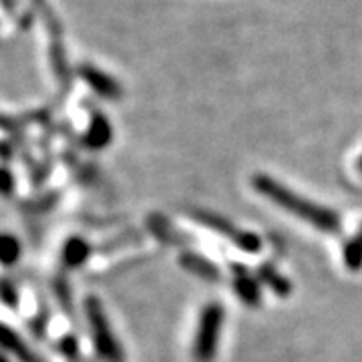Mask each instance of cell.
<instances>
[{
    "label": "cell",
    "instance_id": "1",
    "mask_svg": "<svg viewBox=\"0 0 362 362\" xmlns=\"http://www.w3.org/2000/svg\"><path fill=\"white\" fill-rule=\"evenodd\" d=\"M252 185L262 197H266L274 206L284 209L286 214L294 216L298 220L306 221L314 230L322 233L334 235L342 230V221L334 209L320 206L316 202H310L306 197H302L296 192H292L290 187H286L284 183L276 181L272 175L266 173H256L252 177Z\"/></svg>",
    "mask_w": 362,
    "mask_h": 362
},
{
    "label": "cell",
    "instance_id": "2",
    "mask_svg": "<svg viewBox=\"0 0 362 362\" xmlns=\"http://www.w3.org/2000/svg\"><path fill=\"white\" fill-rule=\"evenodd\" d=\"M83 310L87 316L93 346L97 350V356L103 362H125V349L117 340L115 332L109 324V316L105 312L103 302L97 296L85 298Z\"/></svg>",
    "mask_w": 362,
    "mask_h": 362
},
{
    "label": "cell",
    "instance_id": "3",
    "mask_svg": "<svg viewBox=\"0 0 362 362\" xmlns=\"http://www.w3.org/2000/svg\"><path fill=\"white\" fill-rule=\"evenodd\" d=\"M226 322V308L221 302H207L199 312L197 328L194 334L192 354L195 362H214L218 356Z\"/></svg>",
    "mask_w": 362,
    "mask_h": 362
},
{
    "label": "cell",
    "instance_id": "4",
    "mask_svg": "<svg viewBox=\"0 0 362 362\" xmlns=\"http://www.w3.org/2000/svg\"><path fill=\"white\" fill-rule=\"evenodd\" d=\"M187 216L194 221H197V223H202L207 230H211V232H216L221 238H226L232 246L246 252V254H258L259 250H262V238H259L258 233L242 230L240 226H235L233 221L223 218L220 214L199 209V207H192V209H187Z\"/></svg>",
    "mask_w": 362,
    "mask_h": 362
},
{
    "label": "cell",
    "instance_id": "5",
    "mask_svg": "<svg viewBox=\"0 0 362 362\" xmlns=\"http://www.w3.org/2000/svg\"><path fill=\"white\" fill-rule=\"evenodd\" d=\"M230 274H232L233 294L246 308H259L262 306V282L258 274L250 270L247 266L233 262L230 264Z\"/></svg>",
    "mask_w": 362,
    "mask_h": 362
},
{
    "label": "cell",
    "instance_id": "6",
    "mask_svg": "<svg viewBox=\"0 0 362 362\" xmlns=\"http://www.w3.org/2000/svg\"><path fill=\"white\" fill-rule=\"evenodd\" d=\"M180 266L189 274H194L195 278H202L204 282L216 284V282H221V278H223L220 268L211 259L197 254V252H181Z\"/></svg>",
    "mask_w": 362,
    "mask_h": 362
},
{
    "label": "cell",
    "instance_id": "7",
    "mask_svg": "<svg viewBox=\"0 0 362 362\" xmlns=\"http://www.w3.org/2000/svg\"><path fill=\"white\" fill-rule=\"evenodd\" d=\"M78 75L83 77V81L89 85L90 89L95 90L97 95H101L105 99H119V95L123 93L121 87L117 85L113 78L109 77V75H105L103 71H99V69H95V66H81L78 69Z\"/></svg>",
    "mask_w": 362,
    "mask_h": 362
},
{
    "label": "cell",
    "instance_id": "8",
    "mask_svg": "<svg viewBox=\"0 0 362 362\" xmlns=\"http://www.w3.org/2000/svg\"><path fill=\"white\" fill-rule=\"evenodd\" d=\"M113 139V129H111V123L105 115H101L99 111L93 113V119L89 123V129L83 137V145L89 147V149H105Z\"/></svg>",
    "mask_w": 362,
    "mask_h": 362
},
{
    "label": "cell",
    "instance_id": "9",
    "mask_svg": "<svg viewBox=\"0 0 362 362\" xmlns=\"http://www.w3.org/2000/svg\"><path fill=\"white\" fill-rule=\"evenodd\" d=\"M256 274H258L259 282L266 286L274 296L288 298L292 294V282H290V278H286L284 274L278 270L274 264H270V262L259 264Z\"/></svg>",
    "mask_w": 362,
    "mask_h": 362
},
{
    "label": "cell",
    "instance_id": "10",
    "mask_svg": "<svg viewBox=\"0 0 362 362\" xmlns=\"http://www.w3.org/2000/svg\"><path fill=\"white\" fill-rule=\"evenodd\" d=\"M90 254H93V247L85 240V238H78L73 235L66 240V244L63 246V264H65L69 270H77L81 266H85L89 262Z\"/></svg>",
    "mask_w": 362,
    "mask_h": 362
},
{
    "label": "cell",
    "instance_id": "11",
    "mask_svg": "<svg viewBox=\"0 0 362 362\" xmlns=\"http://www.w3.org/2000/svg\"><path fill=\"white\" fill-rule=\"evenodd\" d=\"M147 226H149L151 233L156 235L157 240H161L163 244H173V246L183 244V235L171 223H168V220H163L161 216H149Z\"/></svg>",
    "mask_w": 362,
    "mask_h": 362
},
{
    "label": "cell",
    "instance_id": "12",
    "mask_svg": "<svg viewBox=\"0 0 362 362\" xmlns=\"http://www.w3.org/2000/svg\"><path fill=\"white\" fill-rule=\"evenodd\" d=\"M0 344L4 346V349L8 350V352H14L18 358L23 362H40L26 344H23V340L14 334L11 328H4V326H0Z\"/></svg>",
    "mask_w": 362,
    "mask_h": 362
},
{
    "label": "cell",
    "instance_id": "13",
    "mask_svg": "<svg viewBox=\"0 0 362 362\" xmlns=\"http://www.w3.org/2000/svg\"><path fill=\"white\" fill-rule=\"evenodd\" d=\"M342 262L350 272L362 270V240L358 235H352L342 244Z\"/></svg>",
    "mask_w": 362,
    "mask_h": 362
},
{
    "label": "cell",
    "instance_id": "14",
    "mask_svg": "<svg viewBox=\"0 0 362 362\" xmlns=\"http://www.w3.org/2000/svg\"><path fill=\"white\" fill-rule=\"evenodd\" d=\"M21 256V244L18 240L13 235H6V233H0V262L11 266Z\"/></svg>",
    "mask_w": 362,
    "mask_h": 362
},
{
    "label": "cell",
    "instance_id": "15",
    "mask_svg": "<svg viewBox=\"0 0 362 362\" xmlns=\"http://www.w3.org/2000/svg\"><path fill=\"white\" fill-rule=\"evenodd\" d=\"M0 4H2L6 11H13L14 8V0H0Z\"/></svg>",
    "mask_w": 362,
    "mask_h": 362
},
{
    "label": "cell",
    "instance_id": "16",
    "mask_svg": "<svg viewBox=\"0 0 362 362\" xmlns=\"http://www.w3.org/2000/svg\"><path fill=\"white\" fill-rule=\"evenodd\" d=\"M356 168H358V171L362 173V156L358 157V161H356Z\"/></svg>",
    "mask_w": 362,
    "mask_h": 362
},
{
    "label": "cell",
    "instance_id": "17",
    "mask_svg": "<svg viewBox=\"0 0 362 362\" xmlns=\"http://www.w3.org/2000/svg\"><path fill=\"white\" fill-rule=\"evenodd\" d=\"M356 235H358V238H361V240H362V223H361V226H358V233H356Z\"/></svg>",
    "mask_w": 362,
    "mask_h": 362
}]
</instances>
